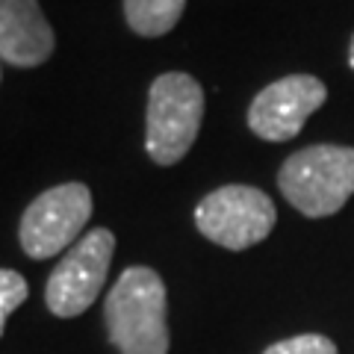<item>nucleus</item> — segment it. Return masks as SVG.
I'll return each instance as SVG.
<instances>
[{
    "label": "nucleus",
    "instance_id": "f03ea898",
    "mask_svg": "<svg viewBox=\"0 0 354 354\" xmlns=\"http://www.w3.org/2000/svg\"><path fill=\"white\" fill-rule=\"evenodd\" d=\"M278 186L307 218L334 216L354 195V148L310 145L295 151L281 165Z\"/></svg>",
    "mask_w": 354,
    "mask_h": 354
},
{
    "label": "nucleus",
    "instance_id": "0eeeda50",
    "mask_svg": "<svg viewBox=\"0 0 354 354\" xmlns=\"http://www.w3.org/2000/svg\"><path fill=\"white\" fill-rule=\"evenodd\" d=\"M328 88L313 74H290L260 88L248 106V127L266 142H290L325 104Z\"/></svg>",
    "mask_w": 354,
    "mask_h": 354
},
{
    "label": "nucleus",
    "instance_id": "f257e3e1",
    "mask_svg": "<svg viewBox=\"0 0 354 354\" xmlns=\"http://www.w3.org/2000/svg\"><path fill=\"white\" fill-rule=\"evenodd\" d=\"M165 283L148 266L121 272L106 295V334L121 354H169Z\"/></svg>",
    "mask_w": 354,
    "mask_h": 354
},
{
    "label": "nucleus",
    "instance_id": "39448f33",
    "mask_svg": "<svg viewBox=\"0 0 354 354\" xmlns=\"http://www.w3.org/2000/svg\"><path fill=\"white\" fill-rule=\"evenodd\" d=\"M92 218V192L86 183H59L41 192L21 216L18 239L27 257L48 260L80 242L86 221Z\"/></svg>",
    "mask_w": 354,
    "mask_h": 354
},
{
    "label": "nucleus",
    "instance_id": "1a4fd4ad",
    "mask_svg": "<svg viewBox=\"0 0 354 354\" xmlns=\"http://www.w3.org/2000/svg\"><path fill=\"white\" fill-rule=\"evenodd\" d=\"M186 0H124L127 27L136 36L157 39L177 27Z\"/></svg>",
    "mask_w": 354,
    "mask_h": 354
},
{
    "label": "nucleus",
    "instance_id": "20e7f679",
    "mask_svg": "<svg viewBox=\"0 0 354 354\" xmlns=\"http://www.w3.org/2000/svg\"><path fill=\"white\" fill-rule=\"evenodd\" d=\"M278 209L257 186L227 183L195 207L198 230L227 251H245L272 234Z\"/></svg>",
    "mask_w": 354,
    "mask_h": 354
},
{
    "label": "nucleus",
    "instance_id": "9b49d317",
    "mask_svg": "<svg viewBox=\"0 0 354 354\" xmlns=\"http://www.w3.org/2000/svg\"><path fill=\"white\" fill-rule=\"evenodd\" d=\"M263 354H337V346L322 334H298L274 342Z\"/></svg>",
    "mask_w": 354,
    "mask_h": 354
},
{
    "label": "nucleus",
    "instance_id": "f8f14e48",
    "mask_svg": "<svg viewBox=\"0 0 354 354\" xmlns=\"http://www.w3.org/2000/svg\"><path fill=\"white\" fill-rule=\"evenodd\" d=\"M348 65H351V71H354V36H351V44H348Z\"/></svg>",
    "mask_w": 354,
    "mask_h": 354
},
{
    "label": "nucleus",
    "instance_id": "9d476101",
    "mask_svg": "<svg viewBox=\"0 0 354 354\" xmlns=\"http://www.w3.org/2000/svg\"><path fill=\"white\" fill-rule=\"evenodd\" d=\"M27 295H30V286H27V281L21 278L18 272L0 269V337H3V328H6L9 313L24 304Z\"/></svg>",
    "mask_w": 354,
    "mask_h": 354
},
{
    "label": "nucleus",
    "instance_id": "423d86ee",
    "mask_svg": "<svg viewBox=\"0 0 354 354\" xmlns=\"http://www.w3.org/2000/svg\"><path fill=\"white\" fill-rule=\"evenodd\" d=\"M113 251L115 236L106 227H92L88 234H83V239L50 272L48 286H44V301L53 316L74 319L95 304L106 283Z\"/></svg>",
    "mask_w": 354,
    "mask_h": 354
},
{
    "label": "nucleus",
    "instance_id": "7ed1b4c3",
    "mask_svg": "<svg viewBox=\"0 0 354 354\" xmlns=\"http://www.w3.org/2000/svg\"><path fill=\"white\" fill-rule=\"evenodd\" d=\"M204 121V88L183 71L160 74L148 88L145 148L157 165L180 162Z\"/></svg>",
    "mask_w": 354,
    "mask_h": 354
},
{
    "label": "nucleus",
    "instance_id": "6e6552de",
    "mask_svg": "<svg viewBox=\"0 0 354 354\" xmlns=\"http://www.w3.org/2000/svg\"><path fill=\"white\" fill-rule=\"evenodd\" d=\"M57 48L53 27L39 0H0V59L15 68H36Z\"/></svg>",
    "mask_w": 354,
    "mask_h": 354
}]
</instances>
